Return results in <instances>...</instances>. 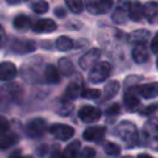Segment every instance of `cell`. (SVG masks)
<instances>
[{
    "label": "cell",
    "mask_w": 158,
    "mask_h": 158,
    "mask_svg": "<svg viewBox=\"0 0 158 158\" xmlns=\"http://www.w3.org/2000/svg\"><path fill=\"white\" fill-rule=\"evenodd\" d=\"M111 73V65L109 62H98L88 74V80L93 84H100L105 81Z\"/></svg>",
    "instance_id": "3957f363"
},
{
    "label": "cell",
    "mask_w": 158,
    "mask_h": 158,
    "mask_svg": "<svg viewBox=\"0 0 158 158\" xmlns=\"http://www.w3.org/2000/svg\"><path fill=\"white\" fill-rule=\"evenodd\" d=\"M136 93L142 96L143 99H154L158 98V83L153 81V83H147L143 85H138L135 88Z\"/></svg>",
    "instance_id": "7c38bea8"
},
{
    "label": "cell",
    "mask_w": 158,
    "mask_h": 158,
    "mask_svg": "<svg viewBox=\"0 0 158 158\" xmlns=\"http://www.w3.org/2000/svg\"><path fill=\"white\" fill-rule=\"evenodd\" d=\"M100 95H101V91L99 89H89V88H85V89H81V93H80V96H83L84 99H89V100L98 99Z\"/></svg>",
    "instance_id": "4dcf8cb0"
},
{
    "label": "cell",
    "mask_w": 158,
    "mask_h": 158,
    "mask_svg": "<svg viewBox=\"0 0 158 158\" xmlns=\"http://www.w3.org/2000/svg\"><path fill=\"white\" fill-rule=\"evenodd\" d=\"M79 151H80V142L73 141L62 152V158H77L79 154Z\"/></svg>",
    "instance_id": "d4e9b609"
},
{
    "label": "cell",
    "mask_w": 158,
    "mask_h": 158,
    "mask_svg": "<svg viewBox=\"0 0 158 158\" xmlns=\"http://www.w3.org/2000/svg\"><path fill=\"white\" fill-rule=\"evenodd\" d=\"M58 68L62 72V74H64L65 77H69L74 73V65L72 60L68 58H60L58 60Z\"/></svg>",
    "instance_id": "f1b7e54d"
},
{
    "label": "cell",
    "mask_w": 158,
    "mask_h": 158,
    "mask_svg": "<svg viewBox=\"0 0 158 158\" xmlns=\"http://www.w3.org/2000/svg\"><path fill=\"white\" fill-rule=\"evenodd\" d=\"M104 151L109 156H117V154H120L121 148H120L118 144H116L114 142H106L105 146H104Z\"/></svg>",
    "instance_id": "1f68e13d"
},
{
    "label": "cell",
    "mask_w": 158,
    "mask_h": 158,
    "mask_svg": "<svg viewBox=\"0 0 158 158\" xmlns=\"http://www.w3.org/2000/svg\"><path fill=\"white\" fill-rule=\"evenodd\" d=\"M49 132L51 135L60 141H67L69 138H72L74 136V128L69 125H64V123H54L49 127Z\"/></svg>",
    "instance_id": "9c48e42d"
},
{
    "label": "cell",
    "mask_w": 158,
    "mask_h": 158,
    "mask_svg": "<svg viewBox=\"0 0 158 158\" xmlns=\"http://www.w3.org/2000/svg\"><path fill=\"white\" fill-rule=\"evenodd\" d=\"M68 9L74 12V14H80L84 9V2L83 0H64Z\"/></svg>",
    "instance_id": "f546056e"
},
{
    "label": "cell",
    "mask_w": 158,
    "mask_h": 158,
    "mask_svg": "<svg viewBox=\"0 0 158 158\" xmlns=\"http://www.w3.org/2000/svg\"><path fill=\"white\" fill-rule=\"evenodd\" d=\"M106 133L105 126H90L83 132V138L89 142H100Z\"/></svg>",
    "instance_id": "8fae6325"
},
{
    "label": "cell",
    "mask_w": 158,
    "mask_h": 158,
    "mask_svg": "<svg viewBox=\"0 0 158 158\" xmlns=\"http://www.w3.org/2000/svg\"><path fill=\"white\" fill-rule=\"evenodd\" d=\"M115 136H117L127 148H132L138 142V133L136 126L130 121H123L115 127Z\"/></svg>",
    "instance_id": "6da1fadb"
},
{
    "label": "cell",
    "mask_w": 158,
    "mask_h": 158,
    "mask_svg": "<svg viewBox=\"0 0 158 158\" xmlns=\"http://www.w3.org/2000/svg\"><path fill=\"white\" fill-rule=\"evenodd\" d=\"M32 30L36 33H49L57 30V23L51 19H40L32 25Z\"/></svg>",
    "instance_id": "4fadbf2b"
},
{
    "label": "cell",
    "mask_w": 158,
    "mask_h": 158,
    "mask_svg": "<svg viewBox=\"0 0 158 158\" xmlns=\"http://www.w3.org/2000/svg\"><path fill=\"white\" fill-rule=\"evenodd\" d=\"M47 130V122L41 117L31 118L25 125V133L30 138H37L41 137Z\"/></svg>",
    "instance_id": "277c9868"
},
{
    "label": "cell",
    "mask_w": 158,
    "mask_h": 158,
    "mask_svg": "<svg viewBox=\"0 0 158 158\" xmlns=\"http://www.w3.org/2000/svg\"><path fill=\"white\" fill-rule=\"evenodd\" d=\"M1 89H2V93L4 94H11L10 95L11 100H17V99H20L22 96V89L16 83L15 84H9L6 86H2Z\"/></svg>",
    "instance_id": "4316f807"
},
{
    "label": "cell",
    "mask_w": 158,
    "mask_h": 158,
    "mask_svg": "<svg viewBox=\"0 0 158 158\" xmlns=\"http://www.w3.org/2000/svg\"><path fill=\"white\" fill-rule=\"evenodd\" d=\"M137 158H152L149 154H146V153H141V154H138V157Z\"/></svg>",
    "instance_id": "7bdbcfd3"
},
{
    "label": "cell",
    "mask_w": 158,
    "mask_h": 158,
    "mask_svg": "<svg viewBox=\"0 0 158 158\" xmlns=\"http://www.w3.org/2000/svg\"><path fill=\"white\" fill-rule=\"evenodd\" d=\"M123 104H125L126 109H128V110H135V109L139 105V99H138V96L135 94L133 90L128 89V90L125 93V95H123Z\"/></svg>",
    "instance_id": "603a6c76"
},
{
    "label": "cell",
    "mask_w": 158,
    "mask_h": 158,
    "mask_svg": "<svg viewBox=\"0 0 158 158\" xmlns=\"http://www.w3.org/2000/svg\"><path fill=\"white\" fill-rule=\"evenodd\" d=\"M143 17V5L138 0L130 1L128 5V19L132 21H141Z\"/></svg>",
    "instance_id": "ac0fdd59"
},
{
    "label": "cell",
    "mask_w": 158,
    "mask_h": 158,
    "mask_svg": "<svg viewBox=\"0 0 158 158\" xmlns=\"http://www.w3.org/2000/svg\"><path fill=\"white\" fill-rule=\"evenodd\" d=\"M10 49L17 54H26L36 49V43L28 38H14L10 42Z\"/></svg>",
    "instance_id": "8992f818"
},
{
    "label": "cell",
    "mask_w": 158,
    "mask_h": 158,
    "mask_svg": "<svg viewBox=\"0 0 158 158\" xmlns=\"http://www.w3.org/2000/svg\"><path fill=\"white\" fill-rule=\"evenodd\" d=\"M12 25L16 30L19 31H26L28 30L30 27H32V23H31V19L26 15H17L14 20H12Z\"/></svg>",
    "instance_id": "7402d4cb"
},
{
    "label": "cell",
    "mask_w": 158,
    "mask_h": 158,
    "mask_svg": "<svg viewBox=\"0 0 158 158\" xmlns=\"http://www.w3.org/2000/svg\"><path fill=\"white\" fill-rule=\"evenodd\" d=\"M4 42H5V31H4V28L0 26V47L4 44Z\"/></svg>",
    "instance_id": "60d3db41"
},
{
    "label": "cell",
    "mask_w": 158,
    "mask_h": 158,
    "mask_svg": "<svg viewBox=\"0 0 158 158\" xmlns=\"http://www.w3.org/2000/svg\"><path fill=\"white\" fill-rule=\"evenodd\" d=\"M30 9L36 14H44L48 11V2L44 0H25Z\"/></svg>",
    "instance_id": "484cf974"
},
{
    "label": "cell",
    "mask_w": 158,
    "mask_h": 158,
    "mask_svg": "<svg viewBox=\"0 0 158 158\" xmlns=\"http://www.w3.org/2000/svg\"><path fill=\"white\" fill-rule=\"evenodd\" d=\"M47 148H48V146H46V144H42V146H40V147L37 148V152H36V154H37L38 157H43V156L47 153Z\"/></svg>",
    "instance_id": "74e56055"
},
{
    "label": "cell",
    "mask_w": 158,
    "mask_h": 158,
    "mask_svg": "<svg viewBox=\"0 0 158 158\" xmlns=\"http://www.w3.org/2000/svg\"><path fill=\"white\" fill-rule=\"evenodd\" d=\"M10 158H32V157H30V156H21L20 151H16V152H14L10 156Z\"/></svg>",
    "instance_id": "ab89813d"
},
{
    "label": "cell",
    "mask_w": 158,
    "mask_h": 158,
    "mask_svg": "<svg viewBox=\"0 0 158 158\" xmlns=\"http://www.w3.org/2000/svg\"><path fill=\"white\" fill-rule=\"evenodd\" d=\"M56 14H57V16H59V17L65 16V11H64L63 9H56Z\"/></svg>",
    "instance_id": "b9f144b4"
},
{
    "label": "cell",
    "mask_w": 158,
    "mask_h": 158,
    "mask_svg": "<svg viewBox=\"0 0 158 158\" xmlns=\"http://www.w3.org/2000/svg\"><path fill=\"white\" fill-rule=\"evenodd\" d=\"M73 46H74L73 41L67 36H59L56 40V48L60 52H67V51L72 49Z\"/></svg>",
    "instance_id": "83f0119b"
},
{
    "label": "cell",
    "mask_w": 158,
    "mask_h": 158,
    "mask_svg": "<svg viewBox=\"0 0 158 158\" xmlns=\"http://www.w3.org/2000/svg\"><path fill=\"white\" fill-rule=\"evenodd\" d=\"M9 4H11V5H15V4H19V2H21L22 0H6Z\"/></svg>",
    "instance_id": "ee69618b"
},
{
    "label": "cell",
    "mask_w": 158,
    "mask_h": 158,
    "mask_svg": "<svg viewBox=\"0 0 158 158\" xmlns=\"http://www.w3.org/2000/svg\"><path fill=\"white\" fill-rule=\"evenodd\" d=\"M156 67H157V69H158V58H157V60H156Z\"/></svg>",
    "instance_id": "f6af8a7d"
},
{
    "label": "cell",
    "mask_w": 158,
    "mask_h": 158,
    "mask_svg": "<svg viewBox=\"0 0 158 158\" xmlns=\"http://www.w3.org/2000/svg\"><path fill=\"white\" fill-rule=\"evenodd\" d=\"M120 111H121L120 105H118V104H112V105H110V106L105 110V115H106V116H114V115H118Z\"/></svg>",
    "instance_id": "836d02e7"
},
{
    "label": "cell",
    "mask_w": 158,
    "mask_h": 158,
    "mask_svg": "<svg viewBox=\"0 0 158 158\" xmlns=\"http://www.w3.org/2000/svg\"><path fill=\"white\" fill-rule=\"evenodd\" d=\"M49 158H62V152L58 149V147H56V149H53Z\"/></svg>",
    "instance_id": "f35d334b"
},
{
    "label": "cell",
    "mask_w": 158,
    "mask_h": 158,
    "mask_svg": "<svg viewBox=\"0 0 158 158\" xmlns=\"http://www.w3.org/2000/svg\"><path fill=\"white\" fill-rule=\"evenodd\" d=\"M9 132V121L6 117L0 116V136Z\"/></svg>",
    "instance_id": "e575fe53"
},
{
    "label": "cell",
    "mask_w": 158,
    "mask_h": 158,
    "mask_svg": "<svg viewBox=\"0 0 158 158\" xmlns=\"http://www.w3.org/2000/svg\"><path fill=\"white\" fill-rule=\"evenodd\" d=\"M100 56H101V51L99 48H91V49H89L79 59L80 68L81 69H85V70H90L98 63Z\"/></svg>",
    "instance_id": "ba28073f"
},
{
    "label": "cell",
    "mask_w": 158,
    "mask_h": 158,
    "mask_svg": "<svg viewBox=\"0 0 158 158\" xmlns=\"http://www.w3.org/2000/svg\"><path fill=\"white\" fill-rule=\"evenodd\" d=\"M83 2L86 10L94 15L106 14L114 6V0H84Z\"/></svg>",
    "instance_id": "5b68a950"
},
{
    "label": "cell",
    "mask_w": 158,
    "mask_h": 158,
    "mask_svg": "<svg viewBox=\"0 0 158 158\" xmlns=\"http://www.w3.org/2000/svg\"><path fill=\"white\" fill-rule=\"evenodd\" d=\"M143 17L149 23L158 20V1H148L143 5Z\"/></svg>",
    "instance_id": "9a60e30c"
},
{
    "label": "cell",
    "mask_w": 158,
    "mask_h": 158,
    "mask_svg": "<svg viewBox=\"0 0 158 158\" xmlns=\"http://www.w3.org/2000/svg\"><path fill=\"white\" fill-rule=\"evenodd\" d=\"M157 107H158V104L149 105V106H147L144 110H142V111H141V115H146V116H148V115H151L152 112H154V111L157 110Z\"/></svg>",
    "instance_id": "8d00e7d4"
},
{
    "label": "cell",
    "mask_w": 158,
    "mask_h": 158,
    "mask_svg": "<svg viewBox=\"0 0 158 158\" xmlns=\"http://www.w3.org/2000/svg\"><path fill=\"white\" fill-rule=\"evenodd\" d=\"M95 157V149L91 147H84L79 151L78 158H94Z\"/></svg>",
    "instance_id": "d6a6232c"
},
{
    "label": "cell",
    "mask_w": 158,
    "mask_h": 158,
    "mask_svg": "<svg viewBox=\"0 0 158 158\" xmlns=\"http://www.w3.org/2000/svg\"><path fill=\"white\" fill-rule=\"evenodd\" d=\"M17 75V68L11 62H1L0 63V80L10 81L15 79Z\"/></svg>",
    "instance_id": "5bb4252c"
},
{
    "label": "cell",
    "mask_w": 158,
    "mask_h": 158,
    "mask_svg": "<svg viewBox=\"0 0 158 158\" xmlns=\"http://www.w3.org/2000/svg\"><path fill=\"white\" fill-rule=\"evenodd\" d=\"M79 118L85 123H93L100 120L101 117V110L93 105H84L78 111Z\"/></svg>",
    "instance_id": "52a82bcc"
},
{
    "label": "cell",
    "mask_w": 158,
    "mask_h": 158,
    "mask_svg": "<svg viewBox=\"0 0 158 158\" xmlns=\"http://www.w3.org/2000/svg\"><path fill=\"white\" fill-rule=\"evenodd\" d=\"M19 137L17 135L12 133V132H6L2 136H0V149H7L11 146H14L15 143H17Z\"/></svg>",
    "instance_id": "cb8c5ba5"
},
{
    "label": "cell",
    "mask_w": 158,
    "mask_h": 158,
    "mask_svg": "<svg viewBox=\"0 0 158 158\" xmlns=\"http://www.w3.org/2000/svg\"><path fill=\"white\" fill-rule=\"evenodd\" d=\"M43 78L48 84H57L59 81V72L53 64H47L43 70Z\"/></svg>",
    "instance_id": "ffe728a7"
},
{
    "label": "cell",
    "mask_w": 158,
    "mask_h": 158,
    "mask_svg": "<svg viewBox=\"0 0 158 158\" xmlns=\"http://www.w3.org/2000/svg\"><path fill=\"white\" fill-rule=\"evenodd\" d=\"M149 52L146 47V44H136L132 49V59L137 64H143L148 60Z\"/></svg>",
    "instance_id": "2e32d148"
},
{
    "label": "cell",
    "mask_w": 158,
    "mask_h": 158,
    "mask_svg": "<svg viewBox=\"0 0 158 158\" xmlns=\"http://www.w3.org/2000/svg\"><path fill=\"white\" fill-rule=\"evenodd\" d=\"M149 35L151 33L147 30H142V28L141 30H136V31L130 33L128 41H130V43H133L135 46L136 44H146V42L149 38Z\"/></svg>",
    "instance_id": "d6986e66"
},
{
    "label": "cell",
    "mask_w": 158,
    "mask_h": 158,
    "mask_svg": "<svg viewBox=\"0 0 158 158\" xmlns=\"http://www.w3.org/2000/svg\"><path fill=\"white\" fill-rule=\"evenodd\" d=\"M81 89L83 88L80 85V81H72V83H69L67 85V88H65L63 99L64 100H68V101H74L78 96H80Z\"/></svg>",
    "instance_id": "e0dca14e"
},
{
    "label": "cell",
    "mask_w": 158,
    "mask_h": 158,
    "mask_svg": "<svg viewBox=\"0 0 158 158\" xmlns=\"http://www.w3.org/2000/svg\"><path fill=\"white\" fill-rule=\"evenodd\" d=\"M123 158H132V157H130V156H127V157H123Z\"/></svg>",
    "instance_id": "bcb514c9"
},
{
    "label": "cell",
    "mask_w": 158,
    "mask_h": 158,
    "mask_svg": "<svg viewBox=\"0 0 158 158\" xmlns=\"http://www.w3.org/2000/svg\"><path fill=\"white\" fill-rule=\"evenodd\" d=\"M128 5H130L128 0H118L117 5L114 9L112 16H111L115 23L122 25L128 20Z\"/></svg>",
    "instance_id": "30bf717a"
},
{
    "label": "cell",
    "mask_w": 158,
    "mask_h": 158,
    "mask_svg": "<svg viewBox=\"0 0 158 158\" xmlns=\"http://www.w3.org/2000/svg\"><path fill=\"white\" fill-rule=\"evenodd\" d=\"M151 51L153 53H158V31L156 32V35L153 36L152 38V42H151Z\"/></svg>",
    "instance_id": "d590c367"
},
{
    "label": "cell",
    "mask_w": 158,
    "mask_h": 158,
    "mask_svg": "<svg viewBox=\"0 0 158 158\" xmlns=\"http://www.w3.org/2000/svg\"><path fill=\"white\" fill-rule=\"evenodd\" d=\"M144 144L158 151V118H149L143 126Z\"/></svg>",
    "instance_id": "7a4b0ae2"
},
{
    "label": "cell",
    "mask_w": 158,
    "mask_h": 158,
    "mask_svg": "<svg viewBox=\"0 0 158 158\" xmlns=\"http://www.w3.org/2000/svg\"><path fill=\"white\" fill-rule=\"evenodd\" d=\"M120 90V83L117 80H110L106 83V85L104 86V91H102V96L104 100H110L114 96H116V94Z\"/></svg>",
    "instance_id": "44dd1931"
}]
</instances>
